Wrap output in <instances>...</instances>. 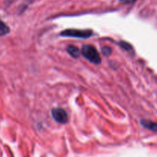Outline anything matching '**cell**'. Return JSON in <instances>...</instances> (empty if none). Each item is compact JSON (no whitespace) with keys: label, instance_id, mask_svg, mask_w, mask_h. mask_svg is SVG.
Wrapping results in <instances>:
<instances>
[{"label":"cell","instance_id":"6da1fadb","mask_svg":"<svg viewBox=\"0 0 157 157\" xmlns=\"http://www.w3.org/2000/svg\"><path fill=\"white\" fill-rule=\"evenodd\" d=\"M81 54L85 57L86 59L90 61L91 63H94L96 65H99L101 63V57L99 56V52L96 49V48L93 47L90 45H86L81 49Z\"/></svg>","mask_w":157,"mask_h":157},{"label":"cell","instance_id":"7a4b0ae2","mask_svg":"<svg viewBox=\"0 0 157 157\" xmlns=\"http://www.w3.org/2000/svg\"><path fill=\"white\" fill-rule=\"evenodd\" d=\"M93 33L90 29H66L60 33V36L64 37L78 38V39H87L93 36Z\"/></svg>","mask_w":157,"mask_h":157},{"label":"cell","instance_id":"3957f363","mask_svg":"<svg viewBox=\"0 0 157 157\" xmlns=\"http://www.w3.org/2000/svg\"><path fill=\"white\" fill-rule=\"evenodd\" d=\"M52 113V118L56 122L61 124H65L69 120V117L66 113V112L64 109L60 108H55L51 112Z\"/></svg>","mask_w":157,"mask_h":157},{"label":"cell","instance_id":"277c9868","mask_svg":"<svg viewBox=\"0 0 157 157\" xmlns=\"http://www.w3.org/2000/svg\"><path fill=\"white\" fill-rule=\"evenodd\" d=\"M142 126H144L145 128L150 130L154 131V132H157V123H152V122L149 121V120H141Z\"/></svg>","mask_w":157,"mask_h":157},{"label":"cell","instance_id":"5b68a950","mask_svg":"<svg viewBox=\"0 0 157 157\" xmlns=\"http://www.w3.org/2000/svg\"><path fill=\"white\" fill-rule=\"evenodd\" d=\"M67 52H69V55L73 58H78L80 56L81 51L77 47L74 46H69L67 47Z\"/></svg>","mask_w":157,"mask_h":157},{"label":"cell","instance_id":"8992f818","mask_svg":"<svg viewBox=\"0 0 157 157\" xmlns=\"http://www.w3.org/2000/svg\"><path fill=\"white\" fill-rule=\"evenodd\" d=\"M10 28L6 23L0 20V36H6L10 33Z\"/></svg>","mask_w":157,"mask_h":157},{"label":"cell","instance_id":"52a82bcc","mask_svg":"<svg viewBox=\"0 0 157 157\" xmlns=\"http://www.w3.org/2000/svg\"><path fill=\"white\" fill-rule=\"evenodd\" d=\"M120 46H122L123 48H124L125 49H126V50H130V49H132V47H131L130 45L129 44V43H120Z\"/></svg>","mask_w":157,"mask_h":157},{"label":"cell","instance_id":"ba28073f","mask_svg":"<svg viewBox=\"0 0 157 157\" xmlns=\"http://www.w3.org/2000/svg\"><path fill=\"white\" fill-rule=\"evenodd\" d=\"M102 52L106 56L109 55V54L111 53V49L109 47H104L103 49H102Z\"/></svg>","mask_w":157,"mask_h":157},{"label":"cell","instance_id":"9c48e42d","mask_svg":"<svg viewBox=\"0 0 157 157\" xmlns=\"http://www.w3.org/2000/svg\"><path fill=\"white\" fill-rule=\"evenodd\" d=\"M120 1L124 2H134L136 0H120Z\"/></svg>","mask_w":157,"mask_h":157}]
</instances>
